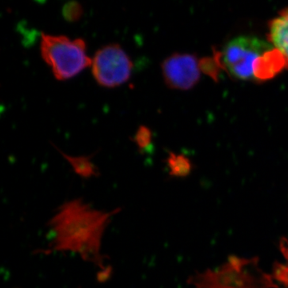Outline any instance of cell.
Segmentation results:
<instances>
[{"label":"cell","instance_id":"1","mask_svg":"<svg viewBox=\"0 0 288 288\" xmlns=\"http://www.w3.org/2000/svg\"><path fill=\"white\" fill-rule=\"evenodd\" d=\"M120 210H98L83 199L64 202L48 222L51 234L48 246L38 253L70 251L78 254L100 269L99 279H107L111 269L106 266L105 257L101 253L102 240L112 217Z\"/></svg>","mask_w":288,"mask_h":288},{"label":"cell","instance_id":"2","mask_svg":"<svg viewBox=\"0 0 288 288\" xmlns=\"http://www.w3.org/2000/svg\"><path fill=\"white\" fill-rule=\"evenodd\" d=\"M189 283L196 288H274L272 277L259 267L257 258L230 256L215 270L192 275Z\"/></svg>","mask_w":288,"mask_h":288},{"label":"cell","instance_id":"3","mask_svg":"<svg viewBox=\"0 0 288 288\" xmlns=\"http://www.w3.org/2000/svg\"><path fill=\"white\" fill-rule=\"evenodd\" d=\"M274 47L256 36L241 35L228 42L222 51L214 52V56L221 68L233 78L259 82L265 58Z\"/></svg>","mask_w":288,"mask_h":288},{"label":"cell","instance_id":"4","mask_svg":"<svg viewBox=\"0 0 288 288\" xmlns=\"http://www.w3.org/2000/svg\"><path fill=\"white\" fill-rule=\"evenodd\" d=\"M40 55L58 81L74 78L92 65L84 39L42 34Z\"/></svg>","mask_w":288,"mask_h":288},{"label":"cell","instance_id":"5","mask_svg":"<svg viewBox=\"0 0 288 288\" xmlns=\"http://www.w3.org/2000/svg\"><path fill=\"white\" fill-rule=\"evenodd\" d=\"M92 76L100 87L115 88L130 79L133 62L124 49L118 43L103 46L92 58Z\"/></svg>","mask_w":288,"mask_h":288},{"label":"cell","instance_id":"6","mask_svg":"<svg viewBox=\"0 0 288 288\" xmlns=\"http://www.w3.org/2000/svg\"><path fill=\"white\" fill-rule=\"evenodd\" d=\"M200 60L189 53H174L161 63L162 76L171 89L187 91L200 80Z\"/></svg>","mask_w":288,"mask_h":288},{"label":"cell","instance_id":"7","mask_svg":"<svg viewBox=\"0 0 288 288\" xmlns=\"http://www.w3.org/2000/svg\"><path fill=\"white\" fill-rule=\"evenodd\" d=\"M269 42L282 54L288 69V8L269 22Z\"/></svg>","mask_w":288,"mask_h":288},{"label":"cell","instance_id":"8","mask_svg":"<svg viewBox=\"0 0 288 288\" xmlns=\"http://www.w3.org/2000/svg\"><path fill=\"white\" fill-rule=\"evenodd\" d=\"M61 156L70 164L72 169L80 177L84 179L96 177L100 175L97 167L92 161V156H70L57 149Z\"/></svg>","mask_w":288,"mask_h":288},{"label":"cell","instance_id":"9","mask_svg":"<svg viewBox=\"0 0 288 288\" xmlns=\"http://www.w3.org/2000/svg\"><path fill=\"white\" fill-rule=\"evenodd\" d=\"M170 175L174 177H186L191 173L192 165L185 156L171 152L167 159Z\"/></svg>","mask_w":288,"mask_h":288},{"label":"cell","instance_id":"10","mask_svg":"<svg viewBox=\"0 0 288 288\" xmlns=\"http://www.w3.org/2000/svg\"><path fill=\"white\" fill-rule=\"evenodd\" d=\"M153 139V133L152 130L147 126H140L137 129L134 134L133 141L136 144L137 148L139 150H146L151 146Z\"/></svg>","mask_w":288,"mask_h":288},{"label":"cell","instance_id":"11","mask_svg":"<svg viewBox=\"0 0 288 288\" xmlns=\"http://www.w3.org/2000/svg\"><path fill=\"white\" fill-rule=\"evenodd\" d=\"M84 15V8L77 1H70L66 3L62 8V16L66 21H78Z\"/></svg>","mask_w":288,"mask_h":288},{"label":"cell","instance_id":"12","mask_svg":"<svg viewBox=\"0 0 288 288\" xmlns=\"http://www.w3.org/2000/svg\"><path fill=\"white\" fill-rule=\"evenodd\" d=\"M199 64H200L201 71L204 72L205 74L210 76L211 78L217 80L220 69L222 68L218 59L214 55L212 58H202L200 59Z\"/></svg>","mask_w":288,"mask_h":288},{"label":"cell","instance_id":"13","mask_svg":"<svg viewBox=\"0 0 288 288\" xmlns=\"http://www.w3.org/2000/svg\"><path fill=\"white\" fill-rule=\"evenodd\" d=\"M273 278L288 286V266L275 263L273 267Z\"/></svg>","mask_w":288,"mask_h":288},{"label":"cell","instance_id":"14","mask_svg":"<svg viewBox=\"0 0 288 288\" xmlns=\"http://www.w3.org/2000/svg\"><path fill=\"white\" fill-rule=\"evenodd\" d=\"M279 247H280L281 252H282V255L284 256L286 260H288V241L286 239H285V238H282V239H281Z\"/></svg>","mask_w":288,"mask_h":288}]
</instances>
